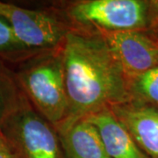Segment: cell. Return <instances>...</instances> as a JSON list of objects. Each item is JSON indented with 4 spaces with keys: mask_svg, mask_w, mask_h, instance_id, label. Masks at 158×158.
<instances>
[{
    "mask_svg": "<svg viewBox=\"0 0 158 158\" xmlns=\"http://www.w3.org/2000/svg\"><path fill=\"white\" fill-rule=\"evenodd\" d=\"M61 56L69 101L68 115L62 124L130 100L128 78L101 33L69 31Z\"/></svg>",
    "mask_w": 158,
    "mask_h": 158,
    "instance_id": "1",
    "label": "cell"
},
{
    "mask_svg": "<svg viewBox=\"0 0 158 158\" xmlns=\"http://www.w3.org/2000/svg\"><path fill=\"white\" fill-rule=\"evenodd\" d=\"M70 17L104 32L138 31L153 34L158 28V0H88L69 8Z\"/></svg>",
    "mask_w": 158,
    "mask_h": 158,
    "instance_id": "2",
    "label": "cell"
},
{
    "mask_svg": "<svg viewBox=\"0 0 158 158\" xmlns=\"http://www.w3.org/2000/svg\"><path fill=\"white\" fill-rule=\"evenodd\" d=\"M21 82L43 118L54 128L62 124L69 111L62 56L48 57L26 69Z\"/></svg>",
    "mask_w": 158,
    "mask_h": 158,
    "instance_id": "3",
    "label": "cell"
},
{
    "mask_svg": "<svg viewBox=\"0 0 158 158\" xmlns=\"http://www.w3.org/2000/svg\"><path fill=\"white\" fill-rule=\"evenodd\" d=\"M1 126L17 157L63 158L55 128L32 110H13Z\"/></svg>",
    "mask_w": 158,
    "mask_h": 158,
    "instance_id": "4",
    "label": "cell"
},
{
    "mask_svg": "<svg viewBox=\"0 0 158 158\" xmlns=\"http://www.w3.org/2000/svg\"><path fill=\"white\" fill-rule=\"evenodd\" d=\"M0 17L11 26L18 40L28 49L55 47L64 40L67 33L56 19L47 13L1 1Z\"/></svg>",
    "mask_w": 158,
    "mask_h": 158,
    "instance_id": "5",
    "label": "cell"
},
{
    "mask_svg": "<svg viewBox=\"0 0 158 158\" xmlns=\"http://www.w3.org/2000/svg\"><path fill=\"white\" fill-rule=\"evenodd\" d=\"M101 34L128 79L158 66V40L151 34L138 31Z\"/></svg>",
    "mask_w": 158,
    "mask_h": 158,
    "instance_id": "6",
    "label": "cell"
},
{
    "mask_svg": "<svg viewBox=\"0 0 158 158\" xmlns=\"http://www.w3.org/2000/svg\"><path fill=\"white\" fill-rule=\"evenodd\" d=\"M148 158H158V107L129 100L110 107Z\"/></svg>",
    "mask_w": 158,
    "mask_h": 158,
    "instance_id": "7",
    "label": "cell"
},
{
    "mask_svg": "<svg viewBox=\"0 0 158 158\" xmlns=\"http://www.w3.org/2000/svg\"><path fill=\"white\" fill-rule=\"evenodd\" d=\"M63 158H111L96 127L86 118L56 128Z\"/></svg>",
    "mask_w": 158,
    "mask_h": 158,
    "instance_id": "8",
    "label": "cell"
},
{
    "mask_svg": "<svg viewBox=\"0 0 158 158\" xmlns=\"http://www.w3.org/2000/svg\"><path fill=\"white\" fill-rule=\"evenodd\" d=\"M86 118L96 127L111 158H148L136 145L128 131L110 108H106Z\"/></svg>",
    "mask_w": 158,
    "mask_h": 158,
    "instance_id": "9",
    "label": "cell"
},
{
    "mask_svg": "<svg viewBox=\"0 0 158 158\" xmlns=\"http://www.w3.org/2000/svg\"><path fill=\"white\" fill-rule=\"evenodd\" d=\"M130 100L158 107V66L128 79Z\"/></svg>",
    "mask_w": 158,
    "mask_h": 158,
    "instance_id": "10",
    "label": "cell"
},
{
    "mask_svg": "<svg viewBox=\"0 0 158 158\" xmlns=\"http://www.w3.org/2000/svg\"><path fill=\"white\" fill-rule=\"evenodd\" d=\"M28 49L18 40L11 26L0 17V53H20Z\"/></svg>",
    "mask_w": 158,
    "mask_h": 158,
    "instance_id": "11",
    "label": "cell"
},
{
    "mask_svg": "<svg viewBox=\"0 0 158 158\" xmlns=\"http://www.w3.org/2000/svg\"><path fill=\"white\" fill-rule=\"evenodd\" d=\"M0 158H18L11 143L3 133H0Z\"/></svg>",
    "mask_w": 158,
    "mask_h": 158,
    "instance_id": "12",
    "label": "cell"
},
{
    "mask_svg": "<svg viewBox=\"0 0 158 158\" xmlns=\"http://www.w3.org/2000/svg\"><path fill=\"white\" fill-rule=\"evenodd\" d=\"M10 113H7L6 110V106L4 104V98H3V94L0 89V125L3 124V122L5 121V119L7 118V116Z\"/></svg>",
    "mask_w": 158,
    "mask_h": 158,
    "instance_id": "13",
    "label": "cell"
},
{
    "mask_svg": "<svg viewBox=\"0 0 158 158\" xmlns=\"http://www.w3.org/2000/svg\"><path fill=\"white\" fill-rule=\"evenodd\" d=\"M151 34H152V35H154V36H155V37H156V38L158 40V28L156 29V31H155V32H154V33Z\"/></svg>",
    "mask_w": 158,
    "mask_h": 158,
    "instance_id": "14",
    "label": "cell"
}]
</instances>
